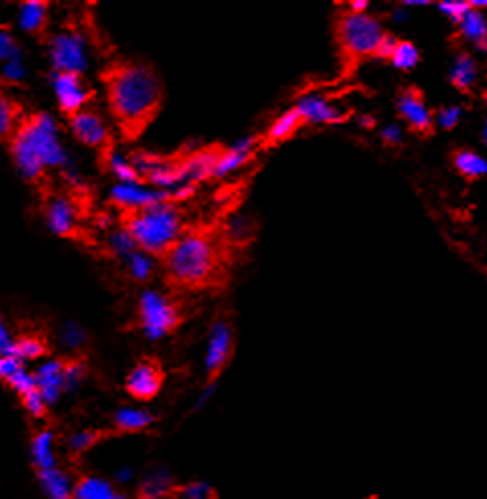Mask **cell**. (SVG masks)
Segmentation results:
<instances>
[{"mask_svg": "<svg viewBox=\"0 0 487 499\" xmlns=\"http://www.w3.org/2000/svg\"><path fill=\"white\" fill-rule=\"evenodd\" d=\"M9 383V387L12 391L17 393L19 397H23V395H27V393L31 391H35L37 389V380H35V374H31L27 372L25 369L19 371L17 374H12V377L6 380Z\"/></svg>", "mask_w": 487, "mask_h": 499, "instance_id": "4dcf8cb0", "label": "cell"}, {"mask_svg": "<svg viewBox=\"0 0 487 499\" xmlns=\"http://www.w3.org/2000/svg\"><path fill=\"white\" fill-rule=\"evenodd\" d=\"M385 35L387 31L371 15H354L348 11L338 15L334 23V42L340 62L338 82L351 81L360 64L377 58Z\"/></svg>", "mask_w": 487, "mask_h": 499, "instance_id": "5b68a950", "label": "cell"}, {"mask_svg": "<svg viewBox=\"0 0 487 499\" xmlns=\"http://www.w3.org/2000/svg\"><path fill=\"white\" fill-rule=\"evenodd\" d=\"M101 438H103V432L87 428V430L74 432V434L68 438V442H66V444H68L70 455L81 457V455H84V452H89L90 449H95Z\"/></svg>", "mask_w": 487, "mask_h": 499, "instance_id": "83f0119b", "label": "cell"}, {"mask_svg": "<svg viewBox=\"0 0 487 499\" xmlns=\"http://www.w3.org/2000/svg\"><path fill=\"white\" fill-rule=\"evenodd\" d=\"M35 380H37V389L42 393L48 405L58 403V399L62 397V393L66 391V360H51V363H45L37 369Z\"/></svg>", "mask_w": 487, "mask_h": 499, "instance_id": "9a60e30c", "label": "cell"}, {"mask_svg": "<svg viewBox=\"0 0 487 499\" xmlns=\"http://www.w3.org/2000/svg\"><path fill=\"white\" fill-rule=\"evenodd\" d=\"M460 115H463V109L460 107H444L438 111L437 121L443 129H455L457 123L460 121Z\"/></svg>", "mask_w": 487, "mask_h": 499, "instance_id": "836d02e7", "label": "cell"}, {"mask_svg": "<svg viewBox=\"0 0 487 499\" xmlns=\"http://www.w3.org/2000/svg\"><path fill=\"white\" fill-rule=\"evenodd\" d=\"M483 143L487 146V119H485V123H483Z\"/></svg>", "mask_w": 487, "mask_h": 499, "instance_id": "b9f144b4", "label": "cell"}, {"mask_svg": "<svg viewBox=\"0 0 487 499\" xmlns=\"http://www.w3.org/2000/svg\"><path fill=\"white\" fill-rule=\"evenodd\" d=\"M54 93L58 98V107H60L62 115L72 117L82 113L84 107L97 96L82 74L76 72H58L54 78Z\"/></svg>", "mask_w": 487, "mask_h": 499, "instance_id": "30bf717a", "label": "cell"}, {"mask_svg": "<svg viewBox=\"0 0 487 499\" xmlns=\"http://www.w3.org/2000/svg\"><path fill=\"white\" fill-rule=\"evenodd\" d=\"M452 164H455V168L465 179L475 180L487 174V162L483 157L479 154L467 152V150H457V152L452 154Z\"/></svg>", "mask_w": 487, "mask_h": 499, "instance_id": "4316f807", "label": "cell"}, {"mask_svg": "<svg viewBox=\"0 0 487 499\" xmlns=\"http://www.w3.org/2000/svg\"><path fill=\"white\" fill-rule=\"evenodd\" d=\"M21 369H25L23 360H19L15 357H3V360H0V377L4 379V383Z\"/></svg>", "mask_w": 487, "mask_h": 499, "instance_id": "74e56055", "label": "cell"}, {"mask_svg": "<svg viewBox=\"0 0 487 499\" xmlns=\"http://www.w3.org/2000/svg\"><path fill=\"white\" fill-rule=\"evenodd\" d=\"M37 483L48 499H74L76 481L64 469H51L37 472Z\"/></svg>", "mask_w": 487, "mask_h": 499, "instance_id": "d6986e66", "label": "cell"}, {"mask_svg": "<svg viewBox=\"0 0 487 499\" xmlns=\"http://www.w3.org/2000/svg\"><path fill=\"white\" fill-rule=\"evenodd\" d=\"M25 119V109L15 98L3 95L0 98V134H3V143H9L15 135L19 125Z\"/></svg>", "mask_w": 487, "mask_h": 499, "instance_id": "d4e9b609", "label": "cell"}, {"mask_svg": "<svg viewBox=\"0 0 487 499\" xmlns=\"http://www.w3.org/2000/svg\"><path fill=\"white\" fill-rule=\"evenodd\" d=\"M19 23H21V29L27 31L29 35L42 39V42H48L45 35H48L50 29V4L39 3V0L23 3L21 11H19Z\"/></svg>", "mask_w": 487, "mask_h": 499, "instance_id": "e0dca14e", "label": "cell"}, {"mask_svg": "<svg viewBox=\"0 0 487 499\" xmlns=\"http://www.w3.org/2000/svg\"><path fill=\"white\" fill-rule=\"evenodd\" d=\"M23 76H25V68H23L21 60H15V62L4 64V68H3L4 84H6V82H21Z\"/></svg>", "mask_w": 487, "mask_h": 499, "instance_id": "f35d334b", "label": "cell"}, {"mask_svg": "<svg viewBox=\"0 0 487 499\" xmlns=\"http://www.w3.org/2000/svg\"><path fill=\"white\" fill-rule=\"evenodd\" d=\"M232 260L234 248L220 226L193 223L162 260L164 279L174 291H220L228 285Z\"/></svg>", "mask_w": 487, "mask_h": 499, "instance_id": "7a4b0ae2", "label": "cell"}, {"mask_svg": "<svg viewBox=\"0 0 487 499\" xmlns=\"http://www.w3.org/2000/svg\"><path fill=\"white\" fill-rule=\"evenodd\" d=\"M398 113L407 123L414 134L432 135L434 134V117L426 107L422 90L416 87H407L398 96Z\"/></svg>", "mask_w": 487, "mask_h": 499, "instance_id": "7c38bea8", "label": "cell"}, {"mask_svg": "<svg viewBox=\"0 0 487 499\" xmlns=\"http://www.w3.org/2000/svg\"><path fill=\"white\" fill-rule=\"evenodd\" d=\"M176 491H179V487H176L173 472L158 467L148 471L146 475L142 477L137 495H140V499H166L176 494Z\"/></svg>", "mask_w": 487, "mask_h": 499, "instance_id": "ac0fdd59", "label": "cell"}, {"mask_svg": "<svg viewBox=\"0 0 487 499\" xmlns=\"http://www.w3.org/2000/svg\"><path fill=\"white\" fill-rule=\"evenodd\" d=\"M72 135L76 137L82 146L95 148L97 152H101L103 148H107L109 143L115 142V137L111 135L107 123L103 121V117L95 113V111L84 109L82 113H78L68 119Z\"/></svg>", "mask_w": 487, "mask_h": 499, "instance_id": "4fadbf2b", "label": "cell"}, {"mask_svg": "<svg viewBox=\"0 0 487 499\" xmlns=\"http://www.w3.org/2000/svg\"><path fill=\"white\" fill-rule=\"evenodd\" d=\"M31 464L37 472L58 469V452H56V434L51 430H39L35 436L31 438L29 446Z\"/></svg>", "mask_w": 487, "mask_h": 499, "instance_id": "2e32d148", "label": "cell"}, {"mask_svg": "<svg viewBox=\"0 0 487 499\" xmlns=\"http://www.w3.org/2000/svg\"><path fill=\"white\" fill-rule=\"evenodd\" d=\"M137 321L148 338L158 340L174 334L187 321L182 301L158 291H146L137 305Z\"/></svg>", "mask_w": 487, "mask_h": 499, "instance_id": "52a82bcc", "label": "cell"}, {"mask_svg": "<svg viewBox=\"0 0 487 499\" xmlns=\"http://www.w3.org/2000/svg\"><path fill=\"white\" fill-rule=\"evenodd\" d=\"M179 499H213L215 491L207 481H190L176 491Z\"/></svg>", "mask_w": 487, "mask_h": 499, "instance_id": "f546056e", "label": "cell"}, {"mask_svg": "<svg viewBox=\"0 0 487 499\" xmlns=\"http://www.w3.org/2000/svg\"><path fill=\"white\" fill-rule=\"evenodd\" d=\"M164 379H166V372H164L160 360L146 357L128 374L125 391L137 399V402H152L154 397H158V393L162 391Z\"/></svg>", "mask_w": 487, "mask_h": 499, "instance_id": "8fae6325", "label": "cell"}, {"mask_svg": "<svg viewBox=\"0 0 487 499\" xmlns=\"http://www.w3.org/2000/svg\"><path fill=\"white\" fill-rule=\"evenodd\" d=\"M473 6L469 3H440V11L444 12V15H449L451 21L460 23L465 19L467 12H469Z\"/></svg>", "mask_w": 487, "mask_h": 499, "instance_id": "d590c367", "label": "cell"}, {"mask_svg": "<svg viewBox=\"0 0 487 499\" xmlns=\"http://www.w3.org/2000/svg\"><path fill=\"white\" fill-rule=\"evenodd\" d=\"M390 62L398 70H412L420 62V51L412 42H399Z\"/></svg>", "mask_w": 487, "mask_h": 499, "instance_id": "f1b7e54d", "label": "cell"}, {"mask_svg": "<svg viewBox=\"0 0 487 499\" xmlns=\"http://www.w3.org/2000/svg\"><path fill=\"white\" fill-rule=\"evenodd\" d=\"M115 499H131L128 494H123V491H120V494H117V497Z\"/></svg>", "mask_w": 487, "mask_h": 499, "instance_id": "7bdbcfd3", "label": "cell"}, {"mask_svg": "<svg viewBox=\"0 0 487 499\" xmlns=\"http://www.w3.org/2000/svg\"><path fill=\"white\" fill-rule=\"evenodd\" d=\"M120 223L125 234L143 254L164 260L176 242L182 238L190 223L176 201H164L156 205L131 209L120 213Z\"/></svg>", "mask_w": 487, "mask_h": 499, "instance_id": "277c9868", "label": "cell"}, {"mask_svg": "<svg viewBox=\"0 0 487 499\" xmlns=\"http://www.w3.org/2000/svg\"><path fill=\"white\" fill-rule=\"evenodd\" d=\"M479 78V64L467 51H460L451 70V84L460 93H471Z\"/></svg>", "mask_w": 487, "mask_h": 499, "instance_id": "603a6c76", "label": "cell"}, {"mask_svg": "<svg viewBox=\"0 0 487 499\" xmlns=\"http://www.w3.org/2000/svg\"><path fill=\"white\" fill-rule=\"evenodd\" d=\"M6 146L23 179L35 185L42 195L50 193V170L62 168L66 164V152L58 140L54 117L43 111L25 115Z\"/></svg>", "mask_w": 487, "mask_h": 499, "instance_id": "3957f363", "label": "cell"}, {"mask_svg": "<svg viewBox=\"0 0 487 499\" xmlns=\"http://www.w3.org/2000/svg\"><path fill=\"white\" fill-rule=\"evenodd\" d=\"M129 268L137 280L148 279L150 273H152V265H150L148 258H143L142 254H135V252L129 256Z\"/></svg>", "mask_w": 487, "mask_h": 499, "instance_id": "e575fe53", "label": "cell"}, {"mask_svg": "<svg viewBox=\"0 0 487 499\" xmlns=\"http://www.w3.org/2000/svg\"><path fill=\"white\" fill-rule=\"evenodd\" d=\"M236 340H234V327L228 319L217 318L212 324L209 332V348L205 357V374H207V387H213L215 380L221 377V372L228 369L229 360L234 357Z\"/></svg>", "mask_w": 487, "mask_h": 499, "instance_id": "ba28073f", "label": "cell"}, {"mask_svg": "<svg viewBox=\"0 0 487 499\" xmlns=\"http://www.w3.org/2000/svg\"><path fill=\"white\" fill-rule=\"evenodd\" d=\"M117 494L113 481L97 475L78 479L74 487V499H115Z\"/></svg>", "mask_w": 487, "mask_h": 499, "instance_id": "cb8c5ba5", "label": "cell"}, {"mask_svg": "<svg viewBox=\"0 0 487 499\" xmlns=\"http://www.w3.org/2000/svg\"><path fill=\"white\" fill-rule=\"evenodd\" d=\"M460 35L465 39H469L471 43H475L479 50L487 54V21L485 15L479 9H471L467 12L463 21L459 23Z\"/></svg>", "mask_w": 487, "mask_h": 499, "instance_id": "484cf974", "label": "cell"}, {"mask_svg": "<svg viewBox=\"0 0 487 499\" xmlns=\"http://www.w3.org/2000/svg\"><path fill=\"white\" fill-rule=\"evenodd\" d=\"M305 117V123H342L346 119L338 109H334L326 98L321 96H307L295 104Z\"/></svg>", "mask_w": 487, "mask_h": 499, "instance_id": "ffe728a7", "label": "cell"}, {"mask_svg": "<svg viewBox=\"0 0 487 499\" xmlns=\"http://www.w3.org/2000/svg\"><path fill=\"white\" fill-rule=\"evenodd\" d=\"M42 196H43V215L51 232L60 235V238L87 244L89 232L84 229L82 221L89 213V203L84 193L70 190V193L56 195L54 190H50V193H45Z\"/></svg>", "mask_w": 487, "mask_h": 499, "instance_id": "8992f818", "label": "cell"}, {"mask_svg": "<svg viewBox=\"0 0 487 499\" xmlns=\"http://www.w3.org/2000/svg\"><path fill=\"white\" fill-rule=\"evenodd\" d=\"M107 109L123 142H137L150 129L166 101V87L156 65L117 58L101 72Z\"/></svg>", "mask_w": 487, "mask_h": 499, "instance_id": "6da1fadb", "label": "cell"}, {"mask_svg": "<svg viewBox=\"0 0 487 499\" xmlns=\"http://www.w3.org/2000/svg\"><path fill=\"white\" fill-rule=\"evenodd\" d=\"M50 352V342L43 334H23L17 340H12L9 350L3 357H15L19 360H37Z\"/></svg>", "mask_w": 487, "mask_h": 499, "instance_id": "7402d4cb", "label": "cell"}, {"mask_svg": "<svg viewBox=\"0 0 487 499\" xmlns=\"http://www.w3.org/2000/svg\"><path fill=\"white\" fill-rule=\"evenodd\" d=\"M381 137H383V142L387 143V146L396 148V146H399L401 140H404V134H401V129L398 127V125H387V127L383 129V134H381Z\"/></svg>", "mask_w": 487, "mask_h": 499, "instance_id": "ab89813d", "label": "cell"}, {"mask_svg": "<svg viewBox=\"0 0 487 499\" xmlns=\"http://www.w3.org/2000/svg\"><path fill=\"white\" fill-rule=\"evenodd\" d=\"M305 117L301 115V111L298 107H291L281 117H276L271 123V127L260 135V150L279 148L281 143H285L291 140V137L298 135V131L305 127Z\"/></svg>", "mask_w": 487, "mask_h": 499, "instance_id": "5bb4252c", "label": "cell"}, {"mask_svg": "<svg viewBox=\"0 0 487 499\" xmlns=\"http://www.w3.org/2000/svg\"><path fill=\"white\" fill-rule=\"evenodd\" d=\"M134 481H135V471L131 467H121L115 471V475H113L115 485H131Z\"/></svg>", "mask_w": 487, "mask_h": 499, "instance_id": "60d3db41", "label": "cell"}, {"mask_svg": "<svg viewBox=\"0 0 487 499\" xmlns=\"http://www.w3.org/2000/svg\"><path fill=\"white\" fill-rule=\"evenodd\" d=\"M156 422V418L142 407H121L113 416V428L121 434H137L148 430Z\"/></svg>", "mask_w": 487, "mask_h": 499, "instance_id": "44dd1931", "label": "cell"}, {"mask_svg": "<svg viewBox=\"0 0 487 499\" xmlns=\"http://www.w3.org/2000/svg\"><path fill=\"white\" fill-rule=\"evenodd\" d=\"M50 45V58L51 64L58 72H76L82 74L87 68V48H84V39L76 29H64L58 35H51L48 39Z\"/></svg>", "mask_w": 487, "mask_h": 499, "instance_id": "9c48e42d", "label": "cell"}, {"mask_svg": "<svg viewBox=\"0 0 487 499\" xmlns=\"http://www.w3.org/2000/svg\"><path fill=\"white\" fill-rule=\"evenodd\" d=\"M0 50H3L4 64L21 60V58H19V45L15 39H12V35H6V33H3V37H0Z\"/></svg>", "mask_w": 487, "mask_h": 499, "instance_id": "8d00e7d4", "label": "cell"}, {"mask_svg": "<svg viewBox=\"0 0 487 499\" xmlns=\"http://www.w3.org/2000/svg\"><path fill=\"white\" fill-rule=\"evenodd\" d=\"M84 377V363L76 358L66 360V391L74 389Z\"/></svg>", "mask_w": 487, "mask_h": 499, "instance_id": "d6a6232c", "label": "cell"}, {"mask_svg": "<svg viewBox=\"0 0 487 499\" xmlns=\"http://www.w3.org/2000/svg\"><path fill=\"white\" fill-rule=\"evenodd\" d=\"M21 403L25 407V411H27L31 418H35V419L45 418V411H48V402H45L39 389L27 393V395H23Z\"/></svg>", "mask_w": 487, "mask_h": 499, "instance_id": "1f68e13d", "label": "cell"}]
</instances>
